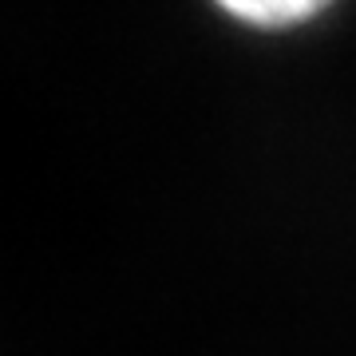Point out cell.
<instances>
[{"mask_svg":"<svg viewBox=\"0 0 356 356\" xmlns=\"http://www.w3.org/2000/svg\"><path fill=\"white\" fill-rule=\"evenodd\" d=\"M234 16L242 20H254V24H285V20H305V16L317 13V4H305V0H293V4H226Z\"/></svg>","mask_w":356,"mask_h":356,"instance_id":"6da1fadb","label":"cell"}]
</instances>
